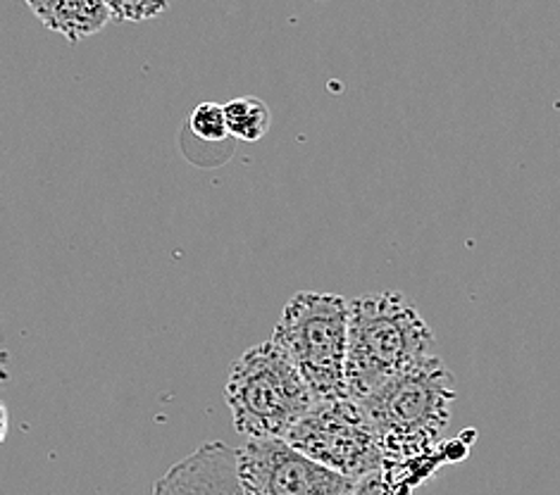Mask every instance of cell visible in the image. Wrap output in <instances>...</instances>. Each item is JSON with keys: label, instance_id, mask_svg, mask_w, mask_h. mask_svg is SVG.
<instances>
[{"label": "cell", "instance_id": "obj_1", "mask_svg": "<svg viewBox=\"0 0 560 495\" xmlns=\"http://www.w3.org/2000/svg\"><path fill=\"white\" fill-rule=\"evenodd\" d=\"M434 333L404 293L384 291L351 300L349 396L360 400L432 357Z\"/></svg>", "mask_w": 560, "mask_h": 495}, {"label": "cell", "instance_id": "obj_2", "mask_svg": "<svg viewBox=\"0 0 560 495\" xmlns=\"http://www.w3.org/2000/svg\"><path fill=\"white\" fill-rule=\"evenodd\" d=\"M456 398L453 374L442 357L432 355L358 403L380 438L384 458L410 460L442 444Z\"/></svg>", "mask_w": 560, "mask_h": 495}, {"label": "cell", "instance_id": "obj_3", "mask_svg": "<svg viewBox=\"0 0 560 495\" xmlns=\"http://www.w3.org/2000/svg\"><path fill=\"white\" fill-rule=\"evenodd\" d=\"M224 398L236 432L246 438H287L317 403L311 384L275 339L236 360Z\"/></svg>", "mask_w": 560, "mask_h": 495}, {"label": "cell", "instance_id": "obj_4", "mask_svg": "<svg viewBox=\"0 0 560 495\" xmlns=\"http://www.w3.org/2000/svg\"><path fill=\"white\" fill-rule=\"evenodd\" d=\"M351 303L337 293H296L279 317L272 339L296 363L317 400L349 396L346 357H349Z\"/></svg>", "mask_w": 560, "mask_h": 495}, {"label": "cell", "instance_id": "obj_5", "mask_svg": "<svg viewBox=\"0 0 560 495\" xmlns=\"http://www.w3.org/2000/svg\"><path fill=\"white\" fill-rule=\"evenodd\" d=\"M287 440L313 460L353 479L375 472L386 462L363 405L351 396L317 400L287 434Z\"/></svg>", "mask_w": 560, "mask_h": 495}, {"label": "cell", "instance_id": "obj_6", "mask_svg": "<svg viewBox=\"0 0 560 495\" xmlns=\"http://www.w3.org/2000/svg\"><path fill=\"white\" fill-rule=\"evenodd\" d=\"M246 495H351L353 476L313 460L287 438H246L238 448Z\"/></svg>", "mask_w": 560, "mask_h": 495}, {"label": "cell", "instance_id": "obj_7", "mask_svg": "<svg viewBox=\"0 0 560 495\" xmlns=\"http://www.w3.org/2000/svg\"><path fill=\"white\" fill-rule=\"evenodd\" d=\"M153 495H246L238 450L208 440L155 481Z\"/></svg>", "mask_w": 560, "mask_h": 495}, {"label": "cell", "instance_id": "obj_8", "mask_svg": "<svg viewBox=\"0 0 560 495\" xmlns=\"http://www.w3.org/2000/svg\"><path fill=\"white\" fill-rule=\"evenodd\" d=\"M46 30L79 44L113 20L105 0H24Z\"/></svg>", "mask_w": 560, "mask_h": 495}, {"label": "cell", "instance_id": "obj_9", "mask_svg": "<svg viewBox=\"0 0 560 495\" xmlns=\"http://www.w3.org/2000/svg\"><path fill=\"white\" fill-rule=\"evenodd\" d=\"M226 125H230L232 139L256 143L270 129V108L258 98H234L224 105Z\"/></svg>", "mask_w": 560, "mask_h": 495}, {"label": "cell", "instance_id": "obj_10", "mask_svg": "<svg viewBox=\"0 0 560 495\" xmlns=\"http://www.w3.org/2000/svg\"><path fill=\"white\" fill-rule=\"evenodd\" d=\"M189 127L194 131V137L206 143H222L226 139H232L230 125H226L224 105L218 103L196 105L189 117Z\"/></svg>", "mask_w": 560, "mask_h": 495}, {"label": "cell", "instance_id": "obj_11", "mask_svg": "<svg viewBox=\"0 0 560 495\" xmlns=\"http://www.w3.org/2000/svg\"><path fill=\"white\" fill-rule=\"evenodd\" d=\"M115 22H145L167 10L170 0H105Z\"/></svg>", "mask_w": 560, "mask_h": 495}, {"label": "cell", "instance_id": "obj_12", "mask_svg": "<svg viewBox=\"0 0 560 495\" xmlns=\"http://www.w3.org/2000/svg\"><path fill=\"white\" fill-rule=\"evenodd\" d=\"M351 495H410V491H406L401 484H398L394 474L386 470L384 464L380 470L360 476L355 481V488Z\"/></svg>", "mask_w": 560, "mask_h": 495}]
</instances>
